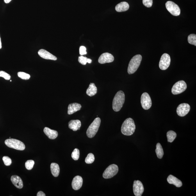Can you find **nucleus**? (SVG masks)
Wrapping results in <instances>:
<instances>
[{
  "label": "nucleus",
  "instance_id": "nucleus-1",
  "mask_svg": "<svg viewBox=\"0 0 196 196\" xmlns=\"http://www.w3.org/2000/svg\"><path fill=\"white\" fill-rule=\"evenodd\" d=\"M136 129L135 123L132 118H129L125 121L122 125L121 133L124 135L127 136H131Z\"/></svg>",
  "mask_w": 196,
  "mask_h": 196
},
{
  "label": "nucleus",
  "instance_id": "nucleus-2",
  "mask_svg": "<svg viewBox=\"0 0 196 196\" xmlns=\"http://www.w3.org/2000/svg\"><path fill=\"white\" fill-rule=\"evenodd\" d=\"M125 100V95L122 91H118L114 98L112 108L113 110L116 112L119 111L122 108Z\"/></svg>",
  "mask_w": 196,
  "mask_h": 196
},
{
  "label": "nucleus",
  "instance_id": "nucleus-3",
  "mask_svg": "<svg viewBox=\"0 0 196 196\" xmlns=\"http://www.w3.org/2000/svg\"><path fill=\"white\" fill-rule=\"evenodd\" d=\"M142 59V57L140 54H137L131 59L127 68V72L129 74H133L137 70Z\"/></svg>",
  "mask_w": 196,
  "mask_h": 196
},
{
  "label": "nucleus",
  "instance_id": "nucleus-4",
  "mask_svg": "<svg viewBox=\"0 0 196 196\" xmlns=\"http://www.w3.org/2000/svg\"><path fill=\"white\" fill-rule=\"evenodd\" d=\"M101 120L99 117H97L93 121L86 131V135L89 138H92L95 135L99 130L101 124Z\"/></svg>",
  "mask_w": 196,
  "mask_h": 196
},
{
  "label": "nucleus",
  "instance_id": "nucleus-5",
  "mask_svg": "<svg viewBox=\"0 0 196 196\" xmlns=\"http://www.w3.org/2000/svg\"><path fill=\"white\" fill-rule=\"evenodd\" d=\"M5 144L7 146L17 150H23L26 147L23 142L15 139H7L5 141Z\"/></svg>",
  "mask_w": 196,
  "mask_h": 196
},
{
  "label": "nucleus",
  "instance_id": "nucleus-6",
  "mask_svg": "<svg viewBox=\"0 0 196 196\" xmlns=\"http://www.w3.org/2000/svg\"><path fill=\"white\" fill-rule=\"evenodd\" d=\"M187 85L185 82L183 80L179 81L173 86L172 92L173 95H178L184 92L187 89Z\"/></svg>",
  "mask_w": 196,
  "mask_h": 196
},
{
  "label": "nucleus",
  "instance_id": "nucleus-7",
  "mask_svg": "<svg viewBox=\"0 0 196 196\" xmlns=\"http://www.w3.org/2000/svg\"><path fill=\"white\" fill-rule=\"evenodd\" d=\"M118 172V168L115 164L109 166L103 174V177L105 179L111 178L117 174Z\"/></svg>",
  "mask_w": 196,
  "mask_h": 196
},
{
  "label": "nucleus",
  "instance_id": "nucleus-8",
  "mask_svg": "<svg viewBox=\"0 0 196 196\" xmlns=\"http://www.w3.org/2000/svg\"><path fill=\"white\" fill-rule=\"evenodd\" d=\"M166 7L168 12L174 16H178L181 13V10L179 6L174 2L168 1L166 3Z\"/></svg>",
  "mask_w": 196,
  "mask_h": 196
},
{
  "label": "nucleus",
  "instance_id": "nucleus-9",
  "mask_svg": "<svg viewBox=\"0 0 196 196\" xmlns=\"http://www.w3.org/2000/svg\"><path fill=\"white\" fill-rule=\"evenodd\" d=\"M141 106L145 110H148L151 108L152 106V100L148 93L145 92L141 95Z\"/></svg>",
  "mask_w": 196,
  "mask_h": 196
},
{
  "label": "nucleus",
  "instance_id": "nucleus-10",
  "mask_svg": "<svg viewBox=\"0 0 196 196\" xmlns=\"http://www.w3.org/2000/svg\"><path fill=\"white\" fill-rule=\"evenodd\" d=\"M171 59L169 54H164L162 56L159 63V67L162 70H167L170 64Z\"/></svg>",
  "mask_w": 196,
  "mask_h": 196
},
{
  "label": "nucleus",
  "instance_id": "nucleus-11",
  "mask_svg": "<svg viewBox=\"0 0 196 196\" xmlns=\"http://www.w3.org/2000/svg\"><path fill=\"white\" fill-rule=\"evenodd\" d=\"M190 110V106L188 104L182 103L177 107V112L180 117H184L188 114Z\"/></svg>",
  "mask_w": 196,
  "mask_h": 196
},
{
  "label": "nucleus",
  "instance_id": "nucleus-12",
  "mask_svg": "<svg viewBox=\"0 0 196 196\" xmlns=\"http://www.w3.org/2000/svg\"><path fill=\"white\" fill-rule=\"evenodd\" d=\"M144 190V187L142 182L138 180L134 181L133 190L134 195L136 196H142Z\"/></svg>",
  "mask_w": 196,
  "mask_h": 196
},
{
  "label": "nucleus",
  "instance_id": "nucleus-13",
  "mask_svg": "<svg viewBox=\"0 0 196 196\" xmlns=\"http://www.w3.org/2000/svg\"><path fill=\"white\" fill-rule=\"evenodd\" d=\"M114 60V58L111 54L109 53H104L100 56L98 61L100 64H103L106 63L113 62Z\"/></svg>",
  "mask_w": 196,
  "mask_h": 196
},
{
  "label": "nucleus",
  "instance_id": "nucleus-14",
  "mask_svg": "<svg viewBox=\"0 0 196 196\" xmlns=\"http://www.w3.org/2000/svg\"><path fill=\"white\" fill-rule=\"evenodd\" d=\"M38 54L43 59L52 60H57V58L55 56L44 49L39 50L38 52Z\"/></svg>",
  "mask_w": 196,
  "mask_h": 196
},
{
  "label": "nucleus",
  "instance_id": "nucleus-15",
  "mask_svg": "<svg viewBox=\"0 0 196 196\" xmlns=\"http://www.w3.org/2000/svg\"><path fill=\"white\" fill-rule=\"evenodd\" d=\"M83 179L80 176L75 177L72 183V186L73 188L75 190H77L80 189L83 185Z\"/></svg>",
  "mask_w": 196,
  "mask_h": 196
},
{
  "label": "nucleus",
  "instance_id": "nucleus-16",
  "mask_svg": "<svg viewBox=\"0 0 196 196\" xmlns=\"http://www.w3.org/2000/svg\"><path fill=\"white\" fill-rule=\"evenodd\" d=\"M11 180L13 184L17 188L21 189L23 188V182L19 177L17 175H13L11 177Z\"/></svg>",
  "mask_w": 196,
  "mask_h": 196
},
{
  "label": "nucleus",
  "instance_id": "nucleus-17",
  "mask_svg": "<svg viewBox=\"0 0 196 196\" xmlns=\"http://www.w3.org/2000/svg\"><path fill=\"white\" fill-rule=\"evenodd\" d=\"M81 106L77 103L70 104L68 106V114L70 115L80 110Z\"/></svg>",
  "mask_w": 196,
  "mask_h": 196
},
{
  "label": "nucleus",
  "instance_id": "nucleus-18",
  "mask_svg": "<svg viewBox=\"0 0 196 196\" xmlns=\"http://www.w3.org/2000/svg\"><path fill=\"white\" fill-rule=\"evenodd\" d=\"M44 132L49 138L54 140L58 137V133L57 131L52 130L48 127H45L44 129Z\"/></svg>",
  "mask_w": 196,
  "mask_h": 196
},
{
  "label": "nucleus",
  "instance_id": "nucleus-19",
  "mask_svg": "<svg viewBox=\"0 0 196 196\" xmlns=\"http://www.w3.org/2000/svg\"><path fill=\"white\" fill-rule=\"evenodd\" d=\"M81 124L79 120H72L68 123L69 128L74 131H76L80 129Z\"/></svg>",
  "mask_w": 196,
  "mask_h": 196
},
{
  "label": "nucleus",
  "instance_id": "nucleus-20",
  "mask_svg": "<svg viewBox=\"0 0 196 196\" xmlns=\"http://www.w3.org/2000/svg\"><path fill=\"white\" fill-rule=\"evenodd\" d=\"M167 181L169 184H174L177 188L181 187L182 185L181 181L172 175L168 176Z\"/></svg>",
  "mask_w": 196,
  "mask_h": 196
},
{
  "label": "nucleus",
  "instance_id": "nucleus-21",
  "mask_svg": "<svg viewBox=\"0 0 196 196\" xmlns=\"http://www.w3.org/2000/svg\"><path fill=\"white\" fill-rule=\"evenodd\" d=\"M129 8V4L126 2H123L117 4L116 6L115 9L118 12H124L128 10Z\"/></svg>",
  "mask_w": 196,
  "mask_h": 196
},
{
  "label": "nucleus",
  "instance_id": "nucleus-22",
  "mask_svg": "<svg viewBox=\"0 0 196 196\" xmlns=\"http://www.w3.org/2000/svg\"><path fill=\"white\" fill-rule=\"evenodd\" d=\"M97 91V88L95 86V84L93 83H91L86 91V93L89 96L92 97L96 94Z\"/></svg>",
  "mask_w": 196,
  "mask_h": 196
},
{
  "label": "nucleus",
  "instance_id": "nucleus-23",
  "mask_svg": "<svg viewBox=\"0 0 196 196\" xmlns=\"http://www.w3.org/2000/svg\"><path fill=\"white\" fill-rule=\"evenodd\" d=\"M51 172L52 175L54 177H58L60 173V168L58 164L55 163H52L51 166Z\"/></svg>",
  "mask_w": 196,
  "mask_h": 196
},
{
  "label": "nucleus",
  "instance_id": "nucleus-24",
  "mask_svg": "<svg viewBox=\"0 0 196 196\" xmlns=\"http://www.w3.org/2000/svg\"><path fill=\"white\" fill-rule=\"evenodd\" d=\"M156 152L157 156L158 158L161 159L162 158L164 152L163 148L160 143H157Z\"/></svg>",
  "mask_w": 196,
  "mask_h": 196
},
{
  "label": "nucleus",
  "instance_id": "nucleus-25",
  "mask_svg": "<svg viewBox=\"0 0 196 196\" xmlns=\"http://www.w3.org/2000/svg\"><path fill=\"white\" fill-rule=\"evenodd\" d=\"M177 134L172 131H168L167 133V137L168 142H172L176 138Z\"/></svg>",
  "mask_w": 196,
  "mask_h": 196
},
{
  "label": "nucleus",
  "instance_id": "nucleus-26",
  "mask_svg": "<svg viewBox=\"0 0 196 196\" xmlns=\"http://www.w3.org/2000/svg\"><path fill=\"white\" fill-rule=\"evenodd\" d=\"M78 61L80 63L83 65H86L87 63L90 64L92 62V60L91 59H88L83 55L79 57Z\"/></svg>",
  "mask_w": 196,
  "mask_h": 196
},
{
  "label": "nucleus",
  "instance_id": "nucleus-27",
  "mask_svg": "<svg viewBox=\"0 0 196 196\" xmlns=\"http://www.w3.org/2000/svg\"><path fill=\"white\" fill-rule=\"evenodd\" d=\"M188 41L191 44L196 46V35L194 34H191L188 37Z\"/></svg>",
  "mask_w": 196,
  "mask_h": 196
},
{
  "label": "nucleus",
  "instance_id": "nucleus-28",
  "mask_svg": "<svg viewBox=\"0 0 196 196\" xmlns=\"http://www.w3.org/2000/svg\"><path fill=\"white\" fill-rule=\"evenodd\" d=\"M95 158L94 155L92 153L88 154L85 159V162L87 164H91L94 162Z\"/></svg>",
  "mask_w": 196,
  "mask_h": 196
},
{
  "label": "nucleus",
  "instance_id": "nucleus-29",
  "mask_svg": "<svg viewBox=\"0 0 196 196\" xmlns=\"http://www.w3.org/2000/svg\"><path fill=\"white\" fill-rule=\"evenodd\" d=\"M18 76L22 79L28 80L30 78V75L24 72H20L18 73Z\"/></svg>",
  "mask_w": 196,
  "mask_h": 196
},
{
  "label": "nucleus",
  "instance_id": "nucleus-30",
  "mask_svg": "<svg viewBox=\"0 0 196 196\" xmlns=\"http://www.w3.org/2000/svg\"><path fill=\"white\" fill-rule=\"evenodd\" d=\"M72 157L75 161L78 160L80 156V151L78 149H75L72 153Z\"/></svg>",
  "mask_w": 196,
  "mask_h": 196
},
{
  "label": "nucleus",
  "instance_id": "nucleus-31",
  "mask_svg": "<svg viewBox=\"0 0 196 196\" xmlns=\"http://www.w3.org/2000/svg\"><path fill=\"white\" fill-rule=\"evenodd\" d=\"M35 162L33 160L27 161L25 163V166L27 170H31L33 168Z\"/></svg>",
  "mask_w": 196,
  "mask_h": 196
},
{
  "label": "nucleus",
  "instance_id": "nucleus-32",
  "mask_svg": "<svg viewBox=\"0 0 196 196\" xmlns=\"http://www.w3.org/2000/svg\"><path fill=\"white\" fill-rule=\"evenodd\" d=\"M0 77H3L6 80H10L11 79V76L7 73L3 71H0Z\"/></svg>",
  "mask_w": 196,
  "mask_h": 196
},
{
  "label": "nucleus",
  "instance_id": "nucleus-33",
  "mask_svg": "<svg viewBox=\"0 0 196 196\" xmlns=\"http://www.w3.org/2000/svg\"><path fill=\"white\" fill-rule=\"evenodd\" d=\"M3 161L4 165L7 166H10L12 163V161L10 158L8 156H4L3 157Z\"/></svg>",
  "mask_w": 196,
  "mask_h": 196
},
{
  "label": "nucleus",
  "instance_id": "nucleus-34",
  "mask_svg": "<svg viewBox=\"0 0 196 196\" xmlns=\"http://www.w3.org/2000/svg\"><path fill=\"white\" fill-rule=\"evenodd\" d=\"M142 2L143 5L149 8L151 7L153 3L152 0H143Z\"/></svg>",
  "mask_w": 196,
  "mask_h": 196
},
{
  "label": "nucleus",
  "instance_id": "nucleus-35",
  "mask_svg": "<svg viewBox=\"0 0 196 196\" xmlns=\"http://www.w3.org/2000/svg\"><path fill=\"white\" fill-rule=\"evenodd\" d=\"M86 48L85 47L81 46L80 48V54L81 55H85L87 54V52L86 51Z\"/></svg>",
  "mask_w": 196,
  "mask_h": 196
},
{
  "label": "nucleus",
  "instance_id": "nucleus-36",
  "mask_svg": "<svg viewBox=\"0 0 196 196\" xmlns=\"http://www.w3.org/2000/svg\"><path fill=\"white\" fill-rule=\"evenodd\" d=\"M37 196H45V193L42 191L38 192L37 194Z\"/></svg>",
  "mask_w": 196,
  "mask_h": 196
},
{
  "label": "nucleus",
  "instance_id": "nucleus-37",
  "mask_svg": "<svg viewBox=\"0 0 196 196\" xmlns=\"http://www.w3.org/2000/svg\"><path fill=\"white\" fill-rule=\"evenodd\" d=\"M4 1L6 3H10L12 0H4Z\"/></svg>",
  "mask_w": 196,
  "mask_h": 196
},
{
  "label": "nucleus",
  "instance_id": "nucleus-38",
  "mask_svg": "<svg viewBox=\"0 0 196 196\" xmlns=\"http://www.w3.org/2000/svg\"><path fill=\"white\" fill-rule=\"evenodd\" d=\"M2 48V43L1 41V37H0V49H1Z\"/></svg>",
  "mask_w": 196,
  "mask_h": 196
},
{
  "label": "nucleus",
  "instance_id": "nucleus-39",
  "mask_svg": "<svg viewBox=\"0 0 196 196\" xmlns=\"http://www.w3.org/2000/svg\"><path fill=\"white\" fill-rule=\"evenodd\" d=\"M10 81L11 82V81H12V80H10Z\"/></svg>",
  "mask_w": 196,
  "mask_h": 196
}]
</instances>
